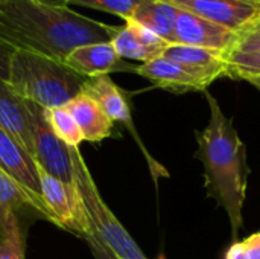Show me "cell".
Wrapping results in <instances>:
<instances>
[{"label": "cell", "instance_id": "cell-29", "mask_svg": "<svg viewBox=\"0 0 260 259\" xmlns=\"http://www.w3.org/2000/svg\"><path fill=\"white\" fill-rule=\"evenodd\" d=\"M248 82H250V84H253V85H254V87H256V89L260 92V81H257V79H253V81H248Z\"/></svg>", "mask_w": 260, "mask_h": 259}, {"label": "cell", "instance_id": "cell-13", "mask_svg": "<svg viewBox=\"0 0 260 259\" xmlns=\"http://www.w3.org/2000/svg\"><path fill=\"white\" fill-rule=\"evenodd\" d=\"M163 56L180 64L207 85L221 76H229L227 55L216 50L186 44H169Z\"/></svg>", "mask_w": 260, "mask_h": 259}, {"label": "cell", "instance_id": "cell-28", "mask_svg": "<svg viewBox=\"0 0 260 259\" xmlns=\"http://www.w3.org/2000/svg\"><path fill=\"white\" fill-rule=\"evenodd\" d=\"M245 32H260V15L250 24V27L247 31H244L242 34H245Z\"/></svg>", "mask_w": 260, "mask_h": 259}, {"label": "cell", "instance_id": "cell-21", "mask_svg": "<svg viewBox=\"0 0 260 259\" xmlns=\"http://www.w3.org/2000/svg\"><path fill=\"white\" fill-rule=\"evenodd\" d=\"M227 67L230 78L245 81L260 78V50H233L227 55Z\"/></svg>", "mask_w": 260, "mask_h": 259}, {"label": "cell", "instance_id": "cell-32", "mask_svg": "<svg viewBox=\"0 0 260 259\" xmlns=\"http://www.w3.org/2000/svg\"><path fill=\"white\" fill-rule=\"evenodd\" d=\"M0 2H2V0H0Z\"/></svg>", "mask_w": 260, "mask_h": 259}, {"label": "cell", "instance_id": "cell-1", "mask_svg": "<svg viewBox=\"0 0 260 259\" xmlns=\"http://www.w3.org/2000/svg\"><path fill=\"white\" fill-rule=\"evenodd\" d=\"M120 26H111L73 9L32 0L0 2V40L14 49L64 61L75 49L111 43Z\"/></svg>", "mask_w": 260, "mask_h": 259}, {"label": "cell", "instance_id": "cell-8", "mask_svg": "<svg viewBox=\"0 0 260 259\" xmlns=\"http://www.w3.org/2000/svg\"><path fill=\"white\" fill-rule=\"evenodd\" d=\"M180 9L210 20L239 35L260 15V2L256 0H166Z\"/></svg>", "mask_w": 260, "mask_h": 259}, {"label": "cell", "instance_id": "cell-2", "mask_svg": "<svg viewBox=\"0 0 260 259\" xmlns=\"http://www.w3.org/2000/svg\"><path fill=\"white\" fill-rule=\"evenodd\" d=\"M204 93L210 108V121L203 131H197V156L204 166L207 194L225 211L232 238L236 240L244 224L242 209L250 176L247 148L233 119L224 114L212 93L207 90Z\"/></svg>", "mask_w": 260, "mask_h": 259}, {"label": "cell", "instance_id": "cell-12", "mask_svg": "<svg viewBox=\"0 0 260 259\" xmlns=\"http://www.w3.org/2000/svg\"><path fill=\"white\" fill-rule=\"evenodd\" d=\"M64 63L76 73L85 78L110 75L113 72H133L137 66L126 63L119 56L111 43H94L75 49L67 55Z\"/></svg>", "mask_w": 260, "mask_h": 259}, {"label": "cell", "instance_id": "cell-16", "mask_svg": "<svg viewBox=\"0 0 260 259\" xmlns=\"http://www.w3.org/2000/svg\"><path fill=\"white\" fill-rule=\"evenodd\" d=\"M64 107L72 113L76 124L79 125L84 140L101 142L111 136L114 122L105 114L101 105L88 95L81 92Z\"/></svg>", "mask_w": 260, "mask_h": 259}, {"label": "cell", "instance_id": "cell-3", "mask_svg": "<svg viewBox=\"0 0 260 259\" xmlns=\"http://www.w3.org/2000/svg\"><path fill=\"white\" fill-rule=\"evenodd\" d=\"M87 78L64 61L17 49L11 58L8 84L23 99L43 108L67 105L82 92Z\"/></svg>", "mask_w": 260, "mask_h": 259}, {"label": "cell", "instance_id": "cell-22", "mask_svg": "<svg viewBox=\"0 0 260 259\" xmlns=\"http://www.w3.org/2000/svg\"><path fill=\"white\" fill-rule=\"evenodd\" d=\"M146 2L148 0H69V5L85 6V8L104 11V12L117 15L126 21Z\"/></svg>", "mask_w": 260, "mask_h": 259}, {"label": "cell", "instance_id": "cell-26", "mask_svg": "<svg viewBox=\"0 0 260 259\" xmlns=\"http://www.w3.org/2000/svg\"><path fill=\"white\" fill-rule=\"evenodd\" d=\"M87 243H88V246H90V250L93 252V256L96 259H117L94 235L93 237H87V238H84Z\"/></svg>", "mask_w": 260, "mask_h": 259}, {"label": "cell", "instance_id": "cell-14", "mask_svg": "<svg viewBox=\"0 0 260 259\" xmlns=\"http://www.w3.org/2000/svg\"><path fill=\"white\" fill-rule=\"evenodd\" d=\"M111 44L120 58L136 60L142 64L161 56L169 46L163 38L133 20H126L125 24L119 27Z\"/></svg>", "mask_w": 260, "mask_h": 259}, {"label": "cell", "instance_id": "cell-15", "mask_svg": "<svg viewBox=\"0 0 260 259\" xmlns=\"http://www.w3.org/2000/svg\"><path fill=\"white\" fill-rule=\"evenodd\" d=\"M136 73L149 79L154 85L177 95L189 92H206L209 87L189 70L163 55L148 63L139 64Z\"/></svg>", "mask_w": 260, "mask_h": 259}, {"label": "cell", "instance_id": "cell-17", "mask_svg": "<svg viewBox=\"0 0 260 259\" xmlns=\"http://www.w3.org/2000/svg\"><path fill=\"white\" fill-rule=\"evenodd\" d=\"M180 8L166 0H148L129 18L149 29L166 43H175V21Z\"/></svg>", "mask_w": 260, "mask_h": 259}, {"label": "cell", "instance_id": "cell-25", "mask_svg": "<svg viewBox=\"0 0 260 259\" xmlns=\"http://www.w3.org/2000/svg\"><path fill=\"white\" fill-rule=\"evenodd\" d=\"M235 50L250 52V50H260V32H245L239 35V41Z\"/></svg>", "mask_w": 260, "mask_h": 259}, {"label": "cell", "instance_id": "cell-19", "mask_svg": "<svg viewBox=\"0 0 260 259\" xmlns=\"http://www.w3.org/2000/svg\"><path fill=\"white\" fill-rule=\"evenodd\" d=\"M0 259H24V241L14 212L0 215Z\"/></svg>", "mask_w": 260, "mask_h": 259}, {"label": "cell", "instance_id": "cell-18", "mask_svg": "<svg viewBox=\"0 0 260 259\" xmlns=\"http://www.w3.org/2000/svg\"><path fill=\"white\" fill-rule=\"evenodd\" d=\"M21 208H30L32 211L47 218V221L55 223L50 214L43 209L40 203L32 198V195H29L17 182H14L8 174L0 169V215L11 212L17 214V211H20Z\"/></svg>", "mask_w": 260, "mask_h": 259}, {"label": "cell", "instance_id": "cell-24", "mask_svg": "<svg viewBox=\"0 0 260 259\" xmlns=\"http://www.w3.org/2000/svg\"><path fill=\"white\" fill-rule=\"evenodd\" d=\"M17 49H14L11 44L5 43L0 40V81H6L9 78V66H11V58Z\"/></svg>", "mask_w": 260, "mask_h": 259}, {"label": "cell", "instance_id": "cell-23", "mask_svg": "<svg viewBox=\"0 0 260 259\" xmlns=\"http://www.w3.org/2000/svg\"><path fill=\"white\" fill-rule=\"evenodd\" d=\"M224 259H260V232L250 235L244 241L233 243Z\"/></svg>", "mask_w": 260, "mask_h": 259}, {"label": "cell", "instance_id": "cell-31", "mask_svg": "<svg viewBox=\"0 0 260 259\" xmlns=\"http://www.w3.org/2000/svg\"><path fill=\"white\" fill-rule=\"evenodd\" d=\"M256 2H260V0H256Z\"/></svg>", "mask_w": 260, "mask_h": 259}, {"label": "cell", "instance_id": "cell-30", "mask_svg": "<svg viewBox=\"0 0 260 259\" xmlns=\"http://www.w3.org/2000/svg\"><path fill=\"white\" fill-rule=\"evenodd\" d=\"M256 79H257V81H260V78H256ZM251 81H253V79H251Z\"/></svg>", "mask_w": 260, "mask_h": 259}, {"label": "cell", "instance_id": "cell-5", "mask_svg": "<svg viewBox=\"0 0 260 259\" xmlns=\"http://www.w3.org/2000/svg\"><path fill=\"white\" fill-rule=\"evenodd\" d=\"M40 169V168H38ZM43 200L58 221V226L72 231L82 238L93 237L94 232L88 221L81 194L76 185L64 183L40 169Z\"/></svg>", "mask_w": 260, "mask_h": 259}, {"label": "cell", "instance_id": "cell-6", "mask_svg": "<svg viewBox=\"0 0 260 259\" xmlns=\"http://www.w3.org/2000/svg\"><path fill=\"white\" fill-rule=\"evenodd\" d=\"M82 93L93 98L113 122H122L123 125L128 127L133 137L139 143V147H140V150H142V153H143V156H145V159H146V162L149 165L151 174H152L155 182L160 177H168L166 169L160 163H157L155 159L151 156V153H148V150L145 148L137 130L134 128L128 99L123 95V92L114 84V81L110 78V75H101V76H94V78H87V81H85V84L82 87Z\"/></svg>", "mask_w": 260, "mask_h": 259}, {"label": "cell", "instance_id": "cell-27", "mask_svg": "<svg viewBox=\"0 0 260 259\" xmlns=\"http://www.w3.org/2000/svg\"><path fill=\"white\" fill-rule=\"evenodd\" d=\"M32 2L47 5V6H55V8H67V6H70L69 0H32Z\"/></svg>", "mask_w": 260, "mask_h": 259}, {"label": "cell", "instance_id": "cell-20", "mask_svg": "<svg viewBox=\"0 0 260 259\" xmlns=\"http://www.w3.org/2000/svg\"><path fill=\"white\" fill-rule=\"evenodd\" d=\"M44 116L49 125L52 127L53 133L69 147H79L84 140L82 131L76 124L75 118L66 107L56 108H44Z\"/></svg>", "mask_w": 260, "mask_h": 259}, {"label": "cell", "instance_id": "cell-7", "mask_svg": "<svg viewBox=\"0 0 260 259\" xmlns=\"http://www.w3.org/2000/svg\"><path fill=\"white\" fill-rule=\"evenodd\" d=\"M34 127H35V154L34 160L38 168L49 176L73 185V165L70 147L66 145L52 130L44 116V108L34 104Z\"/></svg>", "mask_w": 260, "mask_h": 259}, {"label": "cell", "instance_id": "cell-9", "mask_svg": "<svg viewBox=\"0 0 260 259\" xmlns=\"http://www.w3.org/2000/svg\"><path fill=\"white\" fill-rule=\"evenodd\" d=\"M239 41V34L216 24L210 20L198 17L189 11L180 9L175 21V43L195 47H204L210 50L229 55L235 50Z\"/></svg>", "mask_w": 260, "mask_h": 259}, {"label": "cell", "instance_id": "cell-10", "mask_svg": "<svg viewBox=\"0 0 260 259\" xmlns=\"http://www.w3.org/2000/svg\"><path fill=\"white\" fill-rule=\"evenodd\" d=\"M0 169L14 182H17L29 195H32V198L37 200L40 206L50 214L55 224L58 226L56 218L43 200L38 165L35 163L34 157L3 130H0Z\"/></svg>", "mask_w": 260, "mask_h": 259}, {"label": "cell", "instance_id": "cell-4", "mask_svg": "<svg viewBox=\"0 0 260 259\" xmlns=\"http://www.w3.org/2000/svg\"><path fill=\"white\" fill-rule=\"evenodd\" d=\"M73 180L81 194L94 237L117 259H146L137 243L102 200L87 163L76 147H70Z\"/></svg>", "mask_w": 260, "mask_h": 259}, {"label": "cell", "instance_id": "cell-11", "mask_svg": "<svg viewBox=\"0 0 260 259\" xmlns=\"http://www.w3.org/2000/svg\"><path fill=\"white\" fill-rule=\"evenodd\" d=\"M0 130L9 134L34 157V102L17 95L6 81H0Z\"/></svg>", "mask_w": 260, "mask_h": 259}]
</instances>
